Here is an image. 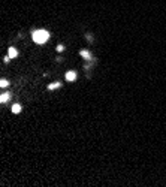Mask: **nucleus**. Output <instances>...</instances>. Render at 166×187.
Listing matches in <instances>:
<instances>
[{
  "label": "nucleus",
  "instance_id": "5",
  "mask_svg": "<svg viewBox=\"0 0 166 187\" xmlns=\"http://www.w3.org/2000/svg\"><path fill=\"white\" fill-rule=\"evenodd\" d=\"M20 111H21V105H14V106H12V112H14V114H18Z\"/></svg>",
  "mask_w": 166,
  "mask_h": 187
},
{
  "label": "nucleus",
  "instance_id": "1",
  "mask_svg": "<svg viewBox=\"0 0 166 187\" xmlns=\"http://www.w3.org/2000/svg\"><path fill=\"white\" fill-rule=\"evenodd\" d=\"M48 38H49V33L46 30H36V31H33V41L36 43H39V45L45 43L48 41Z\"/></svg>",
  "mask_w": 166,
  "mask_h": 187
},
{
  "label": "nucleus",
  "instance_id": "7",
  "mask_svg": "<svg viewBox=\"0 0 166 187\" xmlns=\"http://www.w3.org/2000/svg\"><path fill=\"white\" fill-rule=\"evenodd\" d=\"M60 87V82H54V84H49V90H55V88H59Z\"/></svg>",
  "mask_w": 166,
  "mask_h": 187
},
{
  "label": "nucleus",
  "instance_id": "2",
  "mask_svg": "<svg viewBox=\"0 0 166 187\" xmlns=\"http://www.w3.org/2000/svg\"><path fill=\"white\" fill-rule=\"evenodd\" d=\"M75 78H76V73L75 72H67L66 73V79L67 81H75Z\"/></svg>",
  "mask_w": 166,
  "mask_h": 187
},
{
  "label": "nucleus",
  "instance_id": "9",
  "mask_svg": "<svg viewBox=\"0 0 166 187\" xmlns=\"http://www.w3.org/2000/svg\"><path fill=\"white\" fill-rule=\"evenodd\" d=\"M63 49H64V46H63V45H59V46H57V51H63Z\"/></svg>",
  "mask_w": 166,
  "mask_h": 187
},
{
  "label": "nucleus",
  "instance_id": "8",
  "mask_svg": "<svg viewBox=\"0 0 166 187\" xmlns=\"http://www.w3.org/2000/svg\"><path fill=\"white\" fill-rule=\"evenodd\" d=\"M0 86H2V87H6V86H8V81H6V79H2V81H0Z\"/></svg>",
  "mask_w": 166,
  "mask_h": 187
},
{
  "label": "nucleus",
  "instance_id": "3",
  "mask_svg": "<svg viewBox=\"0 0 166 187\" xmlns=\"http://www.w3.org/2000/svg\"><path fill=\"white\" fill-rule=\"evenodd\" d=\"M8 56H9L11 58H14V57L16 56V49H15V48H9V54H8Z\"/></svg>",
  "mask_w": 166,
  "mask_h": 187
},
{
  "label": "nucleus",
  "instance_id": "4",
  "mask_svg": "<svg viewBox=\"0 0 166 187\" xmlns=\"http://www.w3.org/2000/svg\"><path fill=\"white\" fill-rule=\"evenodd\" d=\"M81 56H82L85 60H91V56L88 54V51H81Z\"/></svg>",
  "mask_w": 166,
  "mask_h": 187
},
{
  "label": "nucleus",
  "instance_id": "6",
  "mask_svg": "<svg viewBox=\"0 0 166 187\" xmlns=\"http://www.w3.org/2000/svg\"><path fill=\"white\" fill-rule=\"evenodd\" d=\"M9 97H11V94H9V93H5V94H2V97H0V102H3V103H5V102H6Z\"/></svg>",
  "mask_w": 166,
  "mask_h": 187
}]
</instances>
